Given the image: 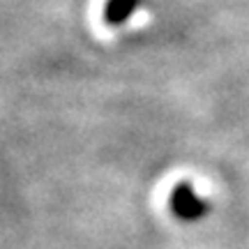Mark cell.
I'll return each instance as SVG.
<instances>
[{
	"instance_id": "obj_1",
	"label": "cell",
	"mask_w": 249,
	"mask_h": 249,
	"mask_svg": "<svg viewBox=\"0 0 249 249\" xmlns=\"http://www.w3.org/2000/svg\"><path fill=\"white\" fill-rule=\"evenodd\" d=\"M169 208L173 217H178L180 222L194 224L201 222L203 217L210 213V201L203 198L201 194H196V189L192 182H178L173 187V192L169 196Z\"/></svg>"
},
{
	"instance_id": "obj_2",
	"label": "cell",
	"mask_w": 249,
	"mask_h": 249,
	"mask_svg": "<svg viewBox=\"0 0 249 249\" xmlns=\"http://www.w3.org/2000/svg\"><path fill=\"white\" fill-rule=\"evenodd\" d=\"M143 5V0H107L104 2V23L111 28L124 26L129 18L136 14V9Z\"/></svg>"
}]
</instances>
